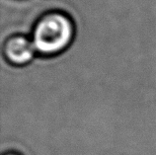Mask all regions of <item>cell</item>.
<instances>
[{
  "instance_id": "obj_1",
  "label": "cell",
  "mask_w": 156,
  "mask_h": 155,
  "mask_svg": "<svg viewBox=\"0 0 156 155\" xmlns=\"http://www.w3.org/2000/svg\"><path fill=\"white\" fill-rule=\"evenodd\" d=\"M73 35L72 24L61 14H50L43 17L37 24L33 35V44L42 54L57 52L70 43Z\"/></svg>"
},
{
  "instance_id": "obj_2",
  "label": "cell",
  "mask_w": 156,
  "mask_h": 155,
  "mask_svg": "<svg viewBox=\"0 0 156 155\" xmlns=\"http://www.w3.org/2000/svg\"><path fill=\"white\" fill-rule=\"evenodd\" d=\"M36 48L33 42L23 37H14L9 39L4 47V54L10 62L25 64L34 58Z\"/></svg>"
}]
</instances>
